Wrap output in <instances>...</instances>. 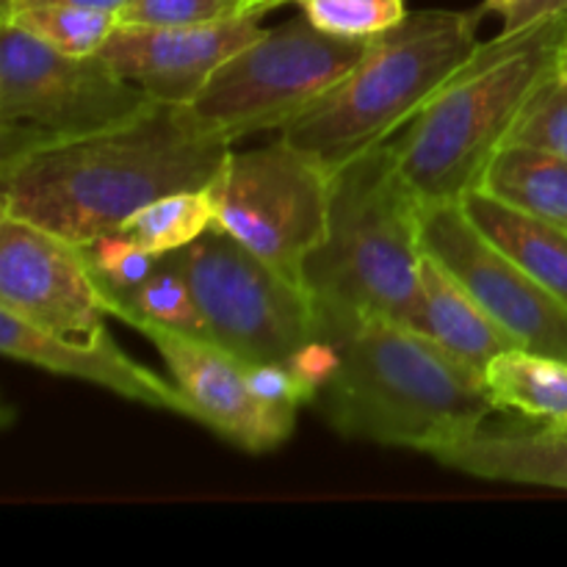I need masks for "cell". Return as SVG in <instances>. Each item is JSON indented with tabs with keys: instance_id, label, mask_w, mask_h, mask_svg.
Returning a JSON list of instances; mask_svg holds the SVG:
<instances>
[{
	"instance_id": "obj_15",
	"label": "cell",
	"mask_w": 567,
	"mask_h": 567,
	"mask_svg": "<svg viewBox=\"0 0 567 567\" xmlns=\"http://www.w3.org/2000/svg\"><path fill=\"white\" fill-rule=\"evenodd\" d=\"M435 460L480 480L567 491V430L559 426L537 424L502 432L482 426L468 441L437 452Z\"/></svg>"
},
{
	"instance_id": "obj_20",
	"label": "cell",
	"mask_w": 567,
	"mask_h": 567,
	"mask_svg": "<svg viewBox=\"0 0 567 567\" xmlns=\"http://www.w3.org/2000/svg\"><path fill=\"white\" fill-rule=\"evenodd\" d=\"M111 316L131 324L133 330L161 327V330H172L181 332V336L214 343L208 321H205L203 310H199V302L194 297V288L188 282L186 269H183V260L177 252L161 255L153 275L125 302L116 305Z\"/></svg>"
},
{
	"instance_id": "obj_8",
	"label": "cell",
	"mask_w": 567,
	"mask_h": 567,
	"mask_svg": "<svg viewBox=\"0 0 567 567\" xmlns=\"http://www.w3.org/2000/svg\"><path fill=\"white\" fill-rule=\"evenodd\" d=\"M177 255L214 343L244 363L291 365L324 338L310 293L216 225Z\"/></svg>"
},
{
	"instance_id": "obj_7",
	"label": "cell",
	"mask_w": 567,
	"mask_h": 567,
	"mask_svg": "<svg viewBox=\"0 0 567 567\" xmlns=\"http://www.w3.org/2000/svg\"><path fill=\"white\" fill-rule=\"evenodd\" d=\"M153 103L100 55H66L0 22V155L120 125Z\"/></svg>"
},
{
	"instance_id": "obj_11",
	"label": "cell",
	"mask_w": 567,
	"mask_h": 567,
	"mask_svg": "<svg viewBox=\"0 0 567 567\" xmlns=\"http://www.w3.org/2000/svg\"><path fill=\"white\" fill-rule=\"evenodd\" d=\"M0 310L70 341L103 332L109 316L81 247L9 214H0Z\"/></svg>"
},
{
	"instance_id": "obj_3",
	"label": "cell",
	"mask_w": 567,
	"mask_h": 567,
	"mask_svg": "<svg viewBox=\"0 0 567 567\" xmlns=\"http://www.w3.org/2000/svg\"><path fill=\"white\" fill-rule=\"evenodd\" d=\"M567 20L482 42L474 59L391 138L396 172L421 205L460 203L509 142L520 111L557 70Z\"/></svg>"
},
{
	"instance_id": "obj_23",
	"label": "cell",
	"mask_w": 567,
	"mask_h": 567,
	"mask_svg": "<svg viewBox=\"0 0 567 567\" xmlns=\"http://www.w3.org/2000/svg\"><path fill=\"white\" fill-rule=\"evenodd\" d=\"M78 247H81L89 275H92L94 286H97L105 313H111L116 305L125 302L153 275V269L161 260V255H153L138 247V244H133L120 227L100 233V236L89 238V241L78 244Z\"/></svg>"
},
{
	"instance_id": "obj_2",
	"label": "cell",
	"mask_w": 567,
	"mask_h": 567,
	"mask_svg": "<svg viewBox=\"0 0 567 567\" xmlns=\"http://www.w3.org/2000/svg\"><path fill=\"white\" fill-rule=\"evenodd\" d=\"M324 338L336 369L313 404L343 437L435 457L476 435L496 410L482 371L402 321L374 316Z\"/></svg>"
},
{
	"instance_id": "obj_19",
	"label": "cell",
	"mask_w": 567,
	"mask_h": 567,
	"mask_svg": "<svg viewBox=\"0 0 567 567\" xmlns=\"http://www.w3.org/2000/svg\"><path fill=\"white\" fill-rule=\"evenodd\" d=\"M476 188L567 230V158L563 155L504 144Z\"/></svg>"
},
{
	"instance_id": "obj_9",
	"label": "cell",
	"mask_w": 567,
	"mask_h": 567,
	"mask_svg": "<svg viewBox=\"0 0 567 567\" xmlns=\"http://www.w3.org/2000/svg\"><path fill=\"white\" fill-rule=\"evenodd\" d=\"M208 194L219 230L305 288V264L330 221V172L277 138L269 147L230 150Z\"/></svg>"
},
{
	"instance_id": "obj_30",
	"label": "cell",
	"mask_w": 567,
	"mask_h": 567,
	"mask_svg": "<svg viewBox=\"0 0 567 567\" xmlns=\"http://www.w3.org/2000/svg\"><path fill=\"white\" fill-rule=\"evenodd\" d=\"M557 70H559V75L565 78L567 81V37H565V42H563V48H559V59H557Z\"/></svg>"
},
{
	"instance_id": "obj_12",
	"label": "cell",
	"mask_w": 567,
	"mask_h": 567,
	"mask_svg": "<svg viewBox=\"0 0 567 567\" xmlns=\"http://www.w3.org/2000/svg\"><path fill=\"white\" fill-rule=\"evenodd\" d=\"M258 14H236L197 25H125L116 22L100 59L153 100L188 105L227 59L260 39Z\"/></svg>"
},
{
	"instance_id": "obj_1",
	"label": "cell",
	"mask_w": 567,
	"mask_h": 567,
	"mask_svg": "<svg viewBox=\"0 0 567 567\" xmlns=\"http://www.w3.org/2000/svg\"><path fill=\"white\" fill-rule=\"evenodd\" d=\"M230 150L203 136L183 105L153 103L120 125L0 155V214L83 244L153 199L208 188Z\"/></svg>"
},
{
	"instance_id": "obj_25",
	"label": "cell",
	"mask_w": 567,
	"mask_h": 567,
	"mask_svg": "<svg viewBox=\"0 0 567 567\" xmlns=\"http://www.w3.org/2000/svg\"><path fill=\"white\" fill-rule=\"evenodd\" d=\"M507 144H526L567 158V81L559 70H554L532 94Z\"/></svg>"
},
{
	"instance_id": "obj_14",
	"label": "cell",
	"mask_w": 567,
	"mask_h": 567,
	"mask_svg": "<svg viewBox=\"0 0 567 567\" xmlns=\"http://www.w3.org/2000/svg\"><path fill=\"white\" fill-rule=\"evenodd\" d=\"M0 349H3L6 358L17 360V363L92 382V385L105 388V391L116 393L127 402L194 419L192 402L183 396L175 380L166 382L164 377L127 358L116 347L114 338L109 336V330L83 338V341H70V338L53 336V332L28 324L9 310H0Z\"/></svg>"
},
{
	"instance_id": "obj_16",
	"label": "cell",
	"mask_w": 567,
	"mask_h": 567,
	"mask_svg": "<svg viewBox=\"0 0 567 567\" xmlns=\"http://www.w3.org/2000/svg\"><path fill=\"white\" fill-rule=\"evenodd\" d=\"M408 324L482 374L496 354L518 347L487 316V310L426 252L419 269V305Z\"/></svg>"
},
{
	"instance_id": "obj_29",
	"label": "cell",
	"mask_w": 567,
	"mask_h": 567,
	"mask_svg": "<svg viewBox=\"0 0 567 567\" xmlns=\"http://www.w3.org/2000/svg\"><path fill=\"white\" fill-rule=\"evenodd\" d=\"M288 3V0H241V11L244 14H258L264 17L266 11L277 9V6Z\"/></svg>"
},
{
	"instance_id": "obj_22",
	"label": "cell",
	"mask_w": 567,
	"mask_h": 567,
	"mask_svg": "<svg viewBox=\"0 0 567 567\" xmlns=\"http://www.w3.org/2000/svg\"><path fill=\"white\" fill-rule=\"evenodd\" d=\"M0 22H11L31 37L42 39L50 48L83 59V55L100 53V48L120 20H116L114 11L83 9V6L66 3H39L6 11V14H0Z\"/></svg>"
},
{
	"instance_id": "obj_24",
	"label": "cell",
	"mask_w": 567,
	"mask_h": 567,
	"mask_svg": "<svg viewBox=\"0 0 567 567\" xmlns=\"http://www.w3.org/2000/svg\"><path fill=\"white\" fill-rule=\"evenodd\" d=\"M297 3L316 28L343 39H377L410 14L404 0H297Z\"/></svg>"
},
{
	"instance_id": "obj_17",
	"label": "cell",
	"mask_w": 567,
	"mask_h": 567,
	"mask_svg": "<svg viewBox=\"0 0 567 567\" xmlns=\"http://www.w3.org/2000/svg\"><path fill=\"white\" fill-rule=\"evenodd\" d=\"M460 205L487 241L496 244L554 297L567 302V230L524 214L482 188H471Z\"/></svg>"
},
{
	"instance_id": "obj_4",
	"label": "cell",
	"mask_w": 567,
	"mask_h": 567,
	"mask_svg": "<svg viewBox=\"0 0 567 567\" xmlns=\"http://www.w3.org/2000/svg\"><path fill=\"white\" fill-rule=\"evenodd\" d=\"M421 258V203L396 172L391 144L338 169L327 236L305 264L321 336L374 316L408 324L419 305Z\"/></svg>"
},
{
	"instance_id": "obj_28",
	"label": "cell",
	"mask_w": 567,
	"mask_h": 567,
	"mask_svg": "<svg viewBox=\"0 0 567 567\" xmlns=\"http://www.w3.org/2000/svg\"><path fill=\"white\" fill-rule=\"evenodd\" d=\"M39 3H66V6H83V9H100V11H114L120 14L125 9L127 0H0V14L20 6H39Z\"/></svg>"
},
{
	"instance_id": "obj_27",
	"label": "cell",
	"mask_w": 567,
	"mask_h": 567,
	"mask_svg": "<svg viewBox=\"0 0 567 567\" xmlns=\"http://www.w3.org/2000/svg\"><path fill=\"white\" fill-rule=\"evenodd\" d=\"M482 11L496 14L504 33H515L548 20H567V0H485Z\"/></svg>"
},
{
	"instance_id": "obj_21",
	"label": "cell",
	"mask_w": 567,
	"mask_h": 567,
	"mask_svg": "<svg viewBox=\"0 0 567 567\" xmlns=\"http://www.w3.org/2000/svg\"><path fill=\"white\" fill-rule=\"evenodd\" d=\"M214 227V203L208 188L166 194L127 216L120 230L153 255H169L197 241Z\"/></svg>"
},
{
	"instance_id": "obj_18",
	"label": "cell",
	"mask_w": 567,
	"mask_h": 567,
	"mask_svg": "<svg viewBox=\"0 0 567 567\" xmlns=\"http://www.w3.org/2000/svg\"><path fill=\"white\" fill-rule=\"evenodd\" d=\"M485 388L496 410L567 430V358L513 347L487 363Z\"/></svg>"
},
{
	"instance_id": "obj_10",
	"label": "cell",
	"mask_w": 567,
	"mask_h": 567,
	"mask_svg": "<svg viewBox=\"0 0 567 567\" xmlns=\"http://www.w3.org/2000/svg\"><path fill=\"white\" fill-rule=\"evenodd\" d=\"M421 247L518 347L567 358V302L487 241L463 205H421Z\"/></svg>"
},
{
	"instance_id": "obj_26",
	"label": "cell",
	"mask_w": 567,
	"mask_h": 567,
	"mask_svg": "<svg viewBox=\"0 0 567 567\" xmlns=\"http://www.w3.org/2000/svg\"><path fill=\"white\" fill-rule=\"evenodd\" d=\"M244 14L241 0H127L116 20L125 25H197Z\"/></svg>"
},
{
	"instance_id": "obj_5",
	"label": "cell",
	"mask_w": 567,
	"mask_h": 567,
	"mask_svg": "<svg viewBox=\"0 0 567 567\" xmlns=\"http://www.w3.org/2000/svg\"><path fill=\"white\" fill-rule=\"evenodd\" d=\"M480 11H415L280 138L336 175L402 133L480 50Z\"/></svg>"
},
{
	"instance_id": "obj_6",
	"label": "cell",
	"mask_w": 567,
	"mask_h": 567,
	"mask_svg": "<svg viewBox=\"0 0 567 567\" xmlns=\"http://www.w3.org/2000/svg\"><path fill=\"white\" fill-rule=\"evenodd\" d=\"M371 42L332 37L299 14L227 59L183 111L203 136L225 144L282 131L338 86Z\"/></svg>"
},
{
	"instance_id": "obj_13",
	"label": "cell",
	"mask_w": 567,
	"mask_h": 567,
	"mask_svg": "<svg viewBox=\"0 0 567 567\" xmlns=\"http://www.w3.org/2000/svg\"><path fill=\"white\" fill-rule=\"evenodd\" d=\"M138 332L158 349L175 385L192 402L194 421L249 454H266L291 437L299 410L275 408L255 396L247 363L236 354L161 327Z\"/></svg>"
}]
</instances>
